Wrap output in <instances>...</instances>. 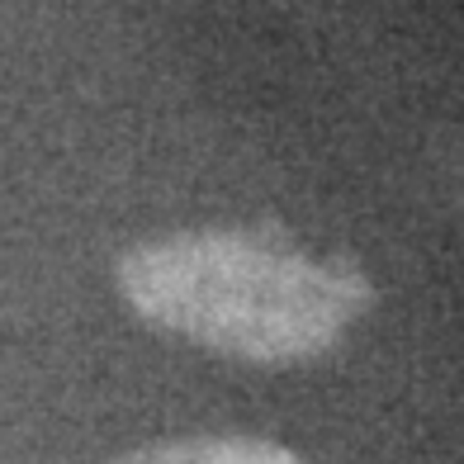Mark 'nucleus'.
<instances>
[{
  "instance_id": "1",
  "label": "nucleus",
  "mask_w": 464,
  "mask_h": 464,
  "mask_svg": "<svg viewBox=\"0 0 464 464\" xmlns=\"http://www.w3.org/2000/svg\"><path fill=\"white\" fill-rule=\"evenodd\" d=\"M114 285L152 327L251 365L313 361L374 304L361 270L242 227L138 242L119 256Z\"/></svg>"
},
{
  "instance_id": "2",
  "label": "nucleus",
  "mask_w": 464,
  "mask_h": 464,
  "mask_svg": "<svg viewBox=\"0 0 464 464\" xmlns=\"http://www.w3.org/2000/svg\"><path fill=\"white\" fill-rule=\"evenodd\" d=\"M110 464H304V459L289 446H276V440L261 436H180L129 450Z\"/></svg>"
}]
</instances>
